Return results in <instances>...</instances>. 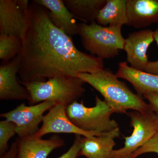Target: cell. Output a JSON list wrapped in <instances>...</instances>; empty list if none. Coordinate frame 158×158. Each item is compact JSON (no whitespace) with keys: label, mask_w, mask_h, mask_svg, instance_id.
<instances>
[{"label":"cell","mask_w":158,"mask_h":158,"mask_svg":"<svg viewBox=\"0 0 158 158\" xmlns=\"http://www.w3.org/2000/svg\"><path fill=\"white\" fill-rule=\"evenodd\" d=\"M33 2L47 9L52 22L65 34L70 37L78 34V24L63 0H34Z\"/></svg>","instance_id":"15"},{"label":"cell","mask_w":158,"mask_h":158,"mask_svg":"<svg viewBox=\"0 0 158 158\" xmlns=\"http://www.w3.org/2000/svg\"><path fill=\"white\" fill-rule=\"evenodd\" d=\"M78 77L98 91L114 113H125L128 110L145 113L152 110L142 97L134 93L110 71L80 73Z\"/></svg>","instance_id":"2"},{"label":"cell","mask_w":158,"mask_h":158,"mask_svg":"<svg viewBox=\"0 0 158 158\" xmlns=\"http://www.w3.org/2000/svg\"><path fill=\"white\" fill-rule=\"evenodd\" d=\"M75 19L83 23L95 21L107 0H63Z\"/></svg>","instance_id":"18"},{"label":"cell","mask_w":158,"mask_h":158,"mask_svg":"<svg viewBox=\"0 0 158 158\" xmlns=\"http://www.w3.org/2000/svg\"><path fill=\"white\" fill-rule=\"evenodd\" d=\"M17 154V144L16 142L11 144L10 148L1 158H16Z\"/></svg>","instance_id":"25"},{"label":"cell","mask_w":158,"mask_h":158,"mask_svg":"<svg viewBox=\"0 0 158 158\" xmlns=\"http://www.w3.org/2000/svg\"><path fill=\"white\" fill-rule=\"evenodd\" d=\"M154 38L158 46V27L154 31ZM144 72L158 75V60L154 62L149 61Z\"/></svg>","instance_id":"24"},{"label":"cell","mask_w":158,"mask_h":158,"mask_svg":"<svg viewBox=\"0 0 158 158\" xmlns=\"http://www.w3.org/2000/svg\"><path fill=\"white\" fill-rule=\"evenodd\" d=\"M16 158H47L54 150L65 145L61 137L55 135L48 139L33 137L18 138Z\"/></svg>","instance_id":"12"},{"label":"cell","mask_w":158,"mask_h":158,"mask_svg":"<svg viewBox=\"0 0 158 158\" xmlns=\"http://www.w3.org/2000/svg\"><path fill=\"white\" fill-rule=\"evenodd\" d=\"M71 37L52 22L47 9L32 1L22 37L19 81H44L103 70V59L79 50Z\"/></svg>","instance_id":"1"},{"label":"cell","mask_w":158,"mask_h":158,"mask_svg":"<svg viewBox=\"0 0 158 158\" xmlns=\"http://www.w3.org/2000/svg\"><path fill=\"white\" fill-rule=\"evenodd\" d=\"M22 53L8 62H2L0 66V99H30L27 88L19 81L17 74L20 65Z\"/></svg>","instance_id":"10"},{"label":"cell","mask_w":158,"mask_h":158,"mask_svg":"<svg viewBox=\"0 0 158 158\" xmlns=\"http://www.w3.org/2000/svg\"><path fill=\"white\" fill-rule=\"evenodd\" d=\"M82 137L79 135H75L74 141L70 148L61 156L57 158H77L80 156L82 148Z\"/></svg>","instance_id":"22"},{"label":"cell","mask_w":158,"mask_h":158,"mask_svg":"<svg viewBox=\"0 0 158 158\" xmlns=\"http://www.w3.org/2000/svg\"><path fill=\"white\" fill-rule=\"evenodd\" d=\"M120 26L100 25L95 21L78 25V34L82 45L91 55L102 59L113 58L123 50L125 39L122 34Z\"/></svg>","instance_id":"4"},{"label":"cell","mask_w":158,"mask_h":158,"mask_svg":"<svg viewBox=\"0 0 158 158\" xmlns=\"http://www.w3.org/2000/svg\"><path fill=\"white\" fill-rule=\"evenodd\" d=\"M118 78L130 82L141 97L147 93H158V75L136 70L127 62H119L116 73Z\"/></svg>","instance_id":"14"},{"label":"cell","mask_w":158,"mask_h":158,"mask_svg":"<svg viewBox=\"0 0 158 158\" xmlns=\"http://www.w3.org/2000/svg\"><path fill=\"white\" fill-rule=\"evenodd\" d=\"M16 133L15 124L7 119L0 121V156L8 151V142Z\"/></svg>","instance_id":"20"},{"label":"cell","mask_w":158,"mask_h":158,"mask_svg":"<svg viewBox=\"0 0 158 158\" xmlns=\"http://www.w3.org/2000/svg\"><path fill=\"white\" fill-rule=\"evenodd\" d=\"M127 25L143 28L158 23V0H127Z\"/></svg>","instance_id":"13"},{"label":"cell","mask_w":158,"mask_h":158,"mask_svg":"<svg viewBox=\"0 0 158 158\" xmlns=\"http://www.w3.org/2000/svg\"><path fill=\"white\" fill-rule=\"evenodd\" d=\"M120 134L119 129L117 128L102 135L82 138L80 156L86 158H111L116 145L114 139Z\"/></svg>","instance_id":"16"},{"label":"cell","mask_w":158,"mask_h":158,"mask_svg":"<svg viewBox=\"0 0 158 158\" xmlns=\"http://www.w3.org/2000/svg\"><path fill=\"white\" fill-rule=\"evenodd\" d=\"M56 105L55 102L52 101L30 106L22 103L11 111L1 113L0 116L15 124L18 138L33 137L39 131V124L42 122L44 113Z\"/></svg>","instance_id":"7"},{"label":"cell","mask_w":158,"mask_h":158,"mask_svg":"<svg viewBox=\"0 0 158 158\" xmlns=\"http://www.w3.org/2000/svg\"><path fill=\"white\" fill-rule=\"evenodd\" d=\"M23 41L18 36L0 34V59L8 62L15 58L22 52Z\"/></svg>","instance_id":"19"},{"label":"cell","mask_w":158,"mask_h":158,"mask_svg":"<svg viewBox=\"0 0 158 158\" xmlns=\"http://www.w3.org/2000/svg\"><path fill=\"white\" fill-rule=\"evenodd\" d=\"M142 97L148 100L152 110L158 117V93H145Z\"/></svg>","instance_id":"23"},{"label":"cell","mask_w":158,"mask_h":158,"mask_svg":"<svg viewBox=\"0 0 158 158\" xmlns=\"http://www.w3.org/2000/svg\"><path fill=\"white\" fill-rule=\"evenodd\" d=\"M154 40V31L151 29H144L129 34L125 40L123 50L126 52L127 62L131 67L145 71L149 62L148 49Z\"/></svg>","instance_id":"11"},{"label":"cell","mask_w":158,"mask_h":158,"mask_svg":"<svg viewBox=\"0 0 158 158\" xmlns=\"http://www.w3.org/2000/svg\"><path fill=\"white\" fill-rule=\"evenodd\" d=\"M128 114L131 118L133 132L131 135L125 137L124 146L114 150L111 158H131L158 131V117L152 110L145 113L134 111Z\"/></svg>","instance_id":"6"},{"label":"cell","mask_w":158,"mask_h":158,"mask_svg":"<svg viewBox=\"0 0 158 158\" xmlns=\"http://www.w3.org/2000/svg\"><path fill=\"white\" fill-rule=\"evenodd\" d=\"M19 81L28 91L31 105L52 101L67 106L77 101L85 92V82L78 77H56L44 81Z\"/></svg>","instance_id":"3"},{"label":"cell","mask_w":158,"mask_h":158,"mask_svg":"<svg viewBox=\"0 0 158 158\" xmlns=\"http://www.w3.org/2000/svg\"><path fill=\"white\" fill-rule=\"evenodd\" d=\"M127 0H107L96 19L100 25L120 26L127 24Z\"/></svg>","instance_id":"17"},{"label":"cell","mask_w":158,"mask_h":158,"mask_svg":"<svg viewBox=\"0 0 158 158\" xmlns=\"http://www.w3.org/2000/svg\"><path fill=\"white\" fill-rule=\"evenodd\" d=\"M66 107L65 105L57 104L49 110L48 113L44 116L42 126L35 137L42 138L43 136L51 133H64L90 138L106 133L86 131L77 127L66 115Z\"/></svg>","instance_id":"8"},{"label":"cell","mask_w":158,"mask_h":158,"mask_svg":"<svg viewBox=\"0 0 158 158\" xmlns=\"http://www.w3.org/2000/svg\"><path fill=\"white\" fill-rule=\"evenodd\" d=\"M29 5L28 0L0 1V34L22 38Z\"/></svg>","instance_id":"9"},{"label":"cell","mask_w":158,"mask_h":158,"mask_svg":"<svg viewBox=\"0 0 158 158\" xmlns=\"http://www.w3.org/2000/svg\"><path fill=\"white\" fill-rule=\"evenodd\" d=\"M114 113L104 100L95 96V106H85L84 102H75L66 107L68 118L75 125L88 132L108 133L119 128L118 123L111 119Z\"/></svg>","instance_id":"5"},{"label":"cell","mask_w":158,"mask_h":158,"mask_svg":"<svg viewBox=\"0 0 158 158\" xmlns=\"http://www.w3.org/2000/svg\"><path fill=\"white\" fill-rule=\"evenodd\" d=\"M148 153H156L158 154V131L147 143L135 152L131 158H136Z\"/></svg>","instance_id":"21"}]
</instances>
